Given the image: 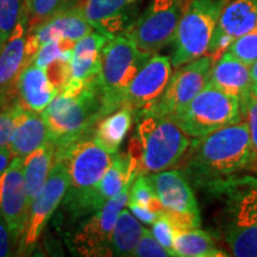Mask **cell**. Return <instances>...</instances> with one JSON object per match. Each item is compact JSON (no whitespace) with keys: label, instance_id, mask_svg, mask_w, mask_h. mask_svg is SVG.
I'll use <instances>...</instances> for the list:
<instances>
[{"label":"cell","instance_id":"obj_1","mask_svg":"<svg viewBox=\"0 0 257 257\" xmlns=\"http://www.w3.org/2000/svg\"><path fill=\"white\" fill-rule=\"evenodd\" d=\"M256 162L246 121L221 127L194 138L187 152L184 172L198 187L233 178Z\"/></svg>","mask_w":257,"mask_h":257},{"label":"cell","instance_id":"obj_2","mask_svg":"<svg viewBox=\"0 0 257 257\" xmlns=\"http://www.w3.org/2000/svg\"><path fill=\"white\" fill-rule=\"evenodd\" d=\"M204 188L219 201L218 226L231 255L257 257V178L237 175Z\"/></svg>","mask_w":257,"mask_h":257},{"label":"cell","instance_id":"obj_3","mask_svg":"<svg viewBox=\"0 0 257 257\" xmlns=\"http://www.w3.org/2000/svg\"><path fill=\"white\" fill-rule=\"evenodd\" d=\"M189 146L188 136L172 118L147 114L138 118L127 157L137 175L153 174L178 166Z\"/></svg>","mask_w":257,"mask_h":257},{"label":"cell","instance_id":"obj_4","mask_svg":"<svg viewBox=\"0 0 257 257\" xmlns=\"http://www.w3.org/2000/svg\"><path fill=\"white\" fill-rule=\"evenodd\" d=\"M113 155L96 142L93 135L55 148V157L62 159L68 169L69 186L61 204L72 219L92 213L93 192L110 168Z\"/></svg>","mask_w":257,"mask_h":257},{"label":"cell","instance_id":"obj_5","mask_svg":"<svg viewBox=\"0 0 257 257\" xmlns=\"http://www.w3.org/2000/svg\"><path fill=\"white\" fill-rule=\"evenodd\" d=\"M41 113L55 148L92 136L96 123L106 117L100 76L76 93L60 92Z\"/></svg>","mask_w":257,"mask_h":257},{"label":"cell","instance_id":"obj_6","mask_svg":"<svg viewBox=\"0 0 257 257\" xmlns=\"http://www.w3.org/2000/svg\"><path fill=\"white\" fill-rule=\"evenodd\" d=\"M185 135L202 138L244 118L238 96L227 94L207 83L194 99L174 117H170Z\"/></svg>","mask_w":257,"mask_h":257},{"label":"cell","instance_id":"obj_7","mask_svg":"<svg viewBox=\"0 0 257 257\" xmlns=\"http://www.w3.org/2000/svg\"><path fill=\"white\" fill-rule=\"evenodd\" d=\"M229 0H186V4L176 29L172 61L173 68L204 56L220 14Z\"/></svg>","mask_w":257,"mask_h":257},{"label":"cell","instance_id":"obj_8","mask_svg":"<svg viewBox=\"0 0 257 257\" xmlns=\"http://www.w3.org/2000/svg\"><path fill=\"white\" fill-rule=\"evenodd\" d=\"M152 55L138 50L125 34L107 41L101 50L100 86L105 114L123 106L125 89Z\"/></svg>","mask_w":257,"mask_h":257},{"label":"cell","instance_id":"obj_9","mask_svg":"<svg viewBox=\"0 0 257 257\" xmlns=\"http://www.w3.org/2000/svg\"><path fill=\"white\" fill-rule=\"evenodd\" d=\"M184 8L185 0H149L124 34L142 53L157 54L174 40Z\"/></svg>","mask_w":257,"mask_h":257},{"label":"cell","instance_id":"obj_10","mask_svg":"<svg viewBox=\"0 0 257 257\" xmlns=\"http://www.w3.org/2000/svg\"><path fill=\"white\" fill-rule=\"evenodd\" d=\"M68 186L69 175L66 162L60 157H54L53 167L44 187L29 207L27 223L18 239L16 255L30 256L34 252L44 227L62 202Z\"/></svg>","mask_w":257,"mask_h":257},{"label":"cell","instance_id":"obj_11","mask_svg":"<svg viewBox=\"0 0 257 257\" xmlns=\"http://www.w3.org/2000/svg\"><path fill=\"white\" fill-rule=\"evenodd\" d=\"M133 182L75 227L68 240L70 251L86 257L112 256V231L120 211L126 206Z\"/></svg>","mask_w":257,"mask_h":257},{"label":"cell","instance_id":"obj_12","mask_svg":"<svg viewBox=\"0 0 257 257\" xmlns=\"http://www.w3.org/2000/svg\"><path fill=\"white\" fill-rule=\"evenodd\" d=\"M149 175L157 198L174 224L176 232L200 227L198 200L184 170L166 169Z\"/></svg>","mask_w":257,"mask_h":257},{"label":"cell","instance_id":"obj_13","mask_svg":"<svg viewBox=\"0 0 257 257\" xmlns=\"http://www.w3.org/2000/svg\"><path fill=\"white\" fill-rule=\"evenodd\" d=\"M214 61L213 56L204 55L176 68L161 98L155 104L141 111L136 115L137 119L147 114L174 117L181 112L207 85Z\"/></svg>","mask_w":257,"mask_h":257},{"label":"cell","instance_id":"obj_14","mask_svg":"<svg viewBox=\"0 0 257 257\" xmlns=\"http://www.w3.org/2000/svg\"><path fill=\"white\" fill-rule=\"evenodd\" d=\"M172 72L170 57L154 54L125 89L123 106L130 107L137 115L155 104L167 88Z\"/></svg>","mask_w":257,"mask_h":257},{"label":"cell","instance_id":"obj_15","mask_svg":"<svg viewBox=\"0 0 257 257\" xmlns=\"http://www.w3.org/2000/svg\"><path fill=\"white\" fill-rule=\"evenodd\" d=\"M28 15L24 8L16 28L0 47V108L8 107L17 98V81L27 62Z\"/></svg>","mask_w":257,"mask_h":257},{"label":"cell","instance_id":"obj_16","mask_svg":"<svg viewBox=\"0 0 257 257\" xmlns=\"http://www.w3.org/2000/svg\"><path fill=\"white\" fill-rule=\"evenodd\" d=\"M29 200L23 174V159L15 157L0 176V217L5 220L15 243L27 223Z\"/></svg>","mask_w":257,"mask_h":257},{"label":"cell","instance_id":"obj_17","mask_svg":"<svg viewBox=\"0 0 257 257\" xmlns=\"http://www.w3.org/2000/svg\"><path fill=\"white\" fill-rule=\"evenodd\" d=\"M94 29L86 21L76 6L64 9L28 32L27 62H32L42 44L54 40L78 42Z\"/></svg>","mask_w":257,"mask_h":257},{"label":"cell","instance_id":"obj_18","mask_svg":"<svg viewBox=\"0 0 257 257\" xmlns=\"http://www.w3.org/2000/svg\"><path fill=\"white\" fill-rule=\"evenodd\" d=\"M257 28V0H229L212 35L208 55L218 59L234 40Z\"/></svg>","mask_w":257,"mask_h":257},{"label":"cell","instance_id":"obj_19","mask_svg":"<svg viewBox=\"0 0 257 257\" xmlns=\"http://www.w3.org/2000/svg\"><path fill=\"white\" fill-rule=\"evenodd\" d=\"M140 0H82L80 10L95 31L113 38L124 34L137 18Z\"/></svg>","mask_w":257,"mask_h":257},{"label":"cell","instance_id":"obj_20","mask_svg":"<svg viewBox=\"0 0 257 257\" xmlns=\"http://www.w3.org/2000/svg\"><path fill=\"white\" fill-rule=\"evenodd\" d=\"M207 83L227 94L238 96L243 107L251 92L250 67L225 50L214 61Z\"/></svg>","mask_w":257,"mask_h":257},{"label":"cell","instance_id":"obj_21","mask_svg":"<svg viewBox=\"0 0 257 257\" xmlns=\"http://www.w3.org/2000/svg\"><path fill=\"white\" fill-rule=\"evenodd\" d=\"M57 94L59 91L50 82L46 70L32 62L24 67L17 81L16 98L22 107L41 113Z\"/></svg>","mask_w":257,"mask_h":257},{"label":"cell","instance_id":"obj_22","mask_svg":"<svg viewBox=\"0 0 257 257\" xmlns=\"http://www.w3.org/2000/svg\"><path fill=\"white\" fill-rule=\"evenodd\" d=\"M48 141H49V130L46 120L42 117V113L25 110L18 104L15 131L9 144V149L14 159L18 157L24 160L29 154Z\"/></svg>","mask_w":257,"mask_h":257},{"label":"cell","instance_id":"obj_23","mask_svg":"<svg viewBox=\"0 0 257 257\" xmlns=\"http://www.w3.org/2000/svg\"><path fill=\"white\" fill-rule=\"evenodd\" d=\"M136 176L130 166L127 154L115 153L110 168L93 192L91 200L92 213L101 208L110 199L123 191L125 186L133 182Z\"/></svg>","mask_w":257,"mask_h":257},{"label":"cell","instance_id":"obj_24","mask_svg":"<svg viewBox=\"0 0 257 257\" xmlns=\"http://www.w3.org/2000/svg\"><path fill=\"white\" fill-rule=\"evenodd\" d=\"M55 157V144L48 141L23 160V174L29 207L44 187Z\"/></svg>","mask_w":257,"mask_h":257},{"label":"cell","instance_id":"obj_25","mask_svg":"<svg viewBox=\"0 0 257 257\" xmlns=\"http://www.w3.org/2000/svg\"><path fill=\"white\" fill-rule=\"evenodd\" d=\"M135 112L127 106H121L96 123L93 137L108 153H118L133 126Z\"/></svg>","mask_w":257,"mask_h":257},{"label":"cell","instance_id":"obj_26","mask_svg":"<svg viewBox=\"0 0 257 257\" xmlns=\"http://www.w3.org/2000/svg\"><path fill=\"white\" fill-rule=\"evenodd\" d=\"M174 252L175 256L179 257H219L229 255L217 248L211 234L200 227L176 232Z\"/></svg>","mask_w":257,"mask_h":257},{"label":"cell","instance_id":"obj_27","mask_svg":"<svg viewBox=\"0 0 257 257\" xmlns=\"http://www.w3.org/2000/svg\"><path fill=\"white\" fill-rule=\"evenodd\" d=\"M144 227L140 220L127 210L120 211L115 221L111 237L112 256H133Z\"/></svg>","mask_w":257,"mask_h":257},{"label":"cell","instance_id":"obj_28","mask_svg":"<svg viewBox=\"0 0 257 257\" xmlns=\"http://www.w3.org/2000/svg\"><path fill=\"white\" fill-rule=\"evenodd\" d=\"M23 8L28 15L29 30H32L62 10L68 9V0H23Z\"/></svg>","mask_w":257,"mask_h":257},{"label":"cell","instance_id":"obj_29","mask_svg":"<svg viewBox=\"0 0 257 257\" xmlns=\"http://www.w3.org/2000/svg\"><path fill=\"white\" fill-rule=\"evenodd\" d=\"M128 202L140 205L154 212L162 211V205L157 198L154 184L149 174H140L135 178L128 192Z\"/></svg>","mask_w":257,"mask_h":257},{"label":"cell","instance_id":"obj_30","mask_svg":"<svg viewBox=\"0 0 257 257\" xmlns=\"http://www.w3.org/2000/svg\"><path fill=\"white\" fill-rule=\"evenodd\" d=\"M74 42L67 40H54L47 43L42 44L40 49L37 50L32 63L41 67L42 69H46L51 63L62 59H72V50L74 47Z\"/></svg>","mask_w":257,"mask_h":257},{"label":"cell","instance_id":"obj_31","mask_svg":"<svg viewBox=\"0 0 257 257\" xmlns=\"http://www.w3.org/2000/svg\"><path fill=\"white\" fill-rule=\"evenodd\" d=\"M23 9V0H0V47L17 25Z\"/></svg>","mask_w":257,"mask_h":257},{"label":"cell","instance_id":"obj_32","mask_svg":"<svg viewBox=\"0 0 257 257\" xmlns=\"http://www.w3.org/2000/svg\"><path fill=\"white\" fill-rule=\"evenodd\" d=\"M226 50L246 66H251L257 60V28L234 40Z\"/></svg>","mask_w":257,"mask_h":257},{"label":"cell","instance_id":"obj_33","mask_svg":"<svg viewBox=\"0 0 257 257\" xmlns=\"http://www.w3.org/2000/svg\"><path fill=\"white\" fill-rule=\"evenodd\" d=\"M152 232L155 238L161 243V245L169 252L170 256H175L174 252V238H175V226L173 224L166 211L163 210L160 212L159 217L152 224Z\"/></svg>","mask_w":257,"mask_h":257},{"label":"cell","instance_id":"obj_34","mask_svg":"<svg viewBox=\"0 0 257 257\" xmlns=\"http://www.w3.org/2000/svg\"><path fill=\"white\" fill-rule=\"evenodd\" d=\"M134 257H169V252L161 245L153 232L144 227L143 233L133 252Z\"/></svg>","mask_w":257,"mask_h":257},{"label":"cell","instance_id":"obj_35","mask_svg":"<svg viewBox=\"0 0 257 257\" xmlns=\"http://www.w3.org/2000/svg\"><path fill=\"white\" fill-rule=\"evenodd\" d=\"M17 112L18 104L16 101L8 107L0 108V147H9L11 142Z\"/></svg>","mask_w":257,"mask_h":257},{"label":"cell","instance_id":"obj_36","mask_svg":"<svg viewBox=\"0 0 257 257\" xmlns=\"http://www.w3.org/2000/svg\"><path fill=\"white\" fill-rule=\"evenodd\" d=\"M243 113L244 117L246 118L252 152L255 155V160H257V93L252 91L250 92L249 96L243 105Z\"/></svg>","mask_w":257,"mask_h":257},{"label":"cell","instance_id":"obj_37","mask_svg":"<svg viewBox=\"0 0 257 257\" xmlns=\"http://www.w3.org/2000/svg\"><path fill=\"white\" fill-rule=\"evenodd\" d=\"M11 232H10L5 220L0 217V257L12 255V244H14Z\"/></svg>","mask_w":257,"mask_h":257},{"label":"cell","instance_id":"obj_38","mask_svg":"<svg viewBox=\"0 0 257 257\" xmlns=\"http://www.w3.org/2000/svg\"><path fill=\"white\" fill-rule=\"evenodd\" d=\"M126 206L128 207V210L131 211V213L134 214L135 217L137 218L141 223L148 224V225H152L154 221L156 220V218L159 217L160 212H154L152 210H148L146 207L140 206V205L134 204V202H126Z\"/></svg>","mask_w":257,"mask_h":257},{"label":"cell","instance_id":"obj_39","mask_svg":"<svg viewBox=\"0 0 257 257\" xmlns=\"http://www.w3.org/2000/svg\"><path fill=\"white\" fill-rule=\"evenodd\" d=\"M12 160H14V156L10 152L9 147H0V176L9 168Z\"/></svg>","mask_w":257,"mask_h":257},{"label":"cell","instance_id":"obj_40","mask_svg":"<svg viewBox=\"0 0 257 257\" xmlns=\"http://www.w3.org/2000/svg\"><path fill=\"white\" fill-rule=\"evenodd\" d=\"M250 76H251V91L257 93V60L250 66Z\"/></svg>","mask_w":257,"mask_h":257},{"label":"cell","instance_id":"obj_41","mask_svg":"<svg viewBox=\"0 0 257 257\" xmlns=\"http://www.w3.org/2000/svg\"><path fill=\"white\" fill-rule=\"evenodd\" d=\"M80 0H68V8H72V6L76 5Z\"/></svg>","mask_w":257,"mask_h":257},{"label":"cell","instance_id":"obj_42","mask_svg":"<svg viewBox=\"0 0 257 257\" xmlns=\"http://www.w3.org/2000/svg\"><path fill=\"white\" fill-rule=\"evenodd\" d=\"M256 161H257V160H256Z\"/></svg>","mask_w":257,"mask_h":257}]
</instances>
